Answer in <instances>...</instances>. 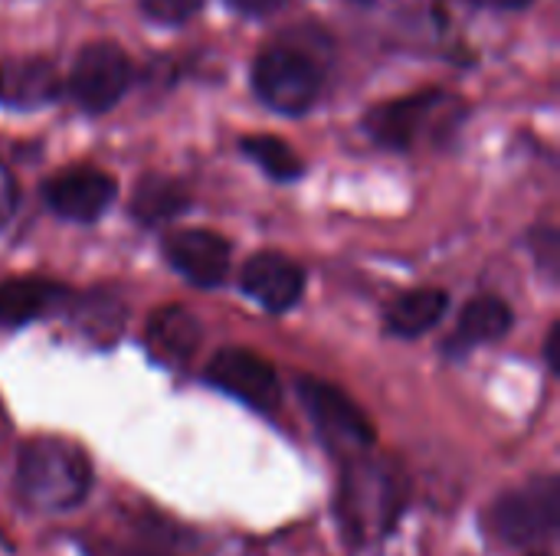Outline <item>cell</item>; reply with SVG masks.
I'll return each instance as SVG.
<instances>
[{
  "instance_id": "cb8c5ba5",
  "label": "cell",
  "mask_w": 560,
  "mask_h": 556,
  "mask_svg": "<svg viewBox=\"0 0 560 556\" xmlns=\"http://www.w3.org/2000/svg\"><path fill=\"white\" fill-rule=\"evenodd\" d=\"M482 7H492V10H525L532 0H476Z\"/></svg>"
},
{
  "instance_id": "d6986e66",
  "label": "cell",
  "mask_w": 560,
  "mask_h": 556,
  "mask_svg": "<svg viewBox=\"0 0 560 556\" xmlns=\"http://www.w3.org/2000/svg\"><path fill=\"white\" fill-rule=\"evenodd\" d=\"M203 0H138V7L154 20V23H164V26H180L187 23L197 10H200Z\"/></svg>"
},
{
  "instance_id": "2e32d148",
  "label": "cell",
  "mask_w": 560,
  "mask_h": 556,
  "mask_svg": "<svg viewBox=\"0 0 560 556\" xmlns=\"http://www.w3.org/2000/svg\"><path fill=\"white\" fill-rule=\"evenodd\" d=\"M446 308H450V295L443 288H413L390 305L387 328H390V334L413 341V338L427 334L430 328H436L440 318L446 315Z\"/></svg>"
},
{
  "instance_id": "9c48e42d",
  "label": "cell",
  "mask_w": 560,
  "mask_h": 556,
  "mask_svg": "<svg viewBox=\"0 0 560 556\" xmlns=\"http://www.w3.org/2000/svg\"><path fill=\"white\" fill-rule=\"evenodd\" d=\"M118 193V184L112 174L98 167H69L59 170L56 177L46 180L43 197L52 206V213L75 220V223H92L98 220Z\"/></svg>"
},
{
  "instance_id": "4fadbf2b",
  "label": "cell",
  "mask_w": 560,
  "mask_h": 556,
  "mask_svg": "<svg viewBox=\"0 0 560 556\" xmlns=\"http://www.w3.org/2000/svg\"><path fill=\"white\" fill-rule=\"evenodd\" d=\"M66 298H69V288L52 279L23 275V279L0 282V328H23L49 315Z\"/></svg>"
},
{
  "instance_id": "277c9868",
  "label": "cell",
  "mask_w": 560,
  "mask_h": 556,
  "mask_svg": "<svg viewBox=\"0 0 560 556\" xmlns=\"http://www.w3.org/2000/svg\"><path fill=\"white\" fill-rule=\"evenodd\" d=\"M299 400L308 410L318 436L335 449V452H354V449H371L377 442V433L371 419L361 413V406L341 393L338 387L318 380V377H299L295 380Z\"/></svg>"
},
{
  "instance_id": "5bb4252c",
  "label": "cell",
  "mask_w": 560,
  "mask_h": 556,
  "mask_svg": "<svg viewBox=\"0 0 560 556\" xmlns=\"http://www.w3.org/2000/svg\"><path fill=\"white\" fill-rule=\"evenodd\" d=\"M190 206V193L180 180L167 174H148L131 193V216L144 226H161Z\"/></svg>"
},
{
  "instance_id": "3957f363",
  "label": "cell",
  "mask_w": 560,
  "mask_h": 556,
  "mask_svg": "<svg viewBox=\"0 0 560 556\" xmlns=\"http://www.w3.org/2000/svg\"><path fill=\"white\" fill-rule=\"evenodd\" d=\"M560 482L538 475L502 495L489 514V531L509 547H538L558 534Z\"/></svg>"
},
{
  "instance_id": "e0dca14e",
  "label": "cell",
  "mask_w": 560,
  "mask_h": 556,
  "mask_svg": "<svg viewBox=\"0 0 560 556\" xmlns=\"http://www.w3.org/2000/svg\"><path fill=\"white\" fill-rule=\"evenodd\" d=\"M59 92L56 72L46 59H26L16 62L7 75V102L16 108H36L52 102Z\"/></svg>"
},
{
  "instance_id": "484cf974",
  "label": "cell",
  "mask_w": 560,
  "mask_h": 556,
  "mask_svg": "<svg viewBox=\"0 0 560 556\" xmlns=\"http://www.w3.org/2000/svg\"><path fill=\"white\" fill-rule=\"evenodd\" d=\"M528 556H551V554H528Z\"/></svg>"
},
{
  "instance_id": "ac0fdd59",
  "label": "cell",
  "mask_w": 560,
  "mask_h": 556,
  "mask_svg": "<svg viewBox=\"0 0 560 556\" xmlns=\"http://www.w3.org/2000/svg\"><path fill=\"white\" fill-rule=\"evenodd\" d=\"M240 151L262 167V174H269L272 180H299L305 174L302 157L276 134H249L240 141Z\"/></svg>"
},
{
  "instance_id": "7a4b0ae2",
  "label": "cell",
  "mask_w": 560,
  "mask_h": 556,
  "mask_svg": "<svg viewBox=\"0 0 560 556\" xmlns=\"http://www.w3.org/2000/svg\"><path fill=\"white\" fill-rule=\"evenodd\" d=\"M322 62L299 46H269L253 62V88L279 115H305L322 95Z\"/></svg>"
},
{
  "instance_id": "8992f818",
  "label": "cell",
  "mask_w": 560,
  "mask_h": 556,
  "mask_svg": "<svg viewBox=\"0 0 560 556\" xmlns=\"http://www.w3.org/2000/svg\"><path fill=\"white\" fill-rule=\"evenodd\" d=\"M345 511H348V528L354 537L374 534L377 528L387 531L404 505V495L397 488V478L387 475L377 462H358L345 475Z\"/></svg>"
},
{
  "instance_id": "d4e9b609",
  "label": "cell",
  "mask_w": 560,
  "mask_h": 556,
  "mask_svg": "<svg viewBox=\"0 0 560 556\" xmlns=\"http://www.w3.org/2000/svg\"><path fill=\"white\" fill-rule=\"evenodd\" d=\"M358 3H374V0H358Z\"/></svg>"
},
{
  "instance_id": "9a60e30c",
  "label": "cell",
  "mask_w": 560,
  "mask_h": 556,
  "mask_svg": "<svg viewBox=\"0 0 560 556\" xmlns=\"http://www.w3.org/2000/svg\"><path fill=\"white\" fill-rule=\"evenodd\" d=\"M197 341H200L197 318H190V311L184 308H164L148 324V347L161 364L180 367L197 351Z\"/></svg>"
},
{
  "instance_id": "8fae6325",
  "label": "cell",
  "mask_w": 560,
  "mask_h": 556,
  "mask_svg": "<svg viewBox=\"0 0 560 556\" xmlns=\"http://www.w3.org/2000/svg\"><path fill=\"white\" fill-rule=\"evenodd\" d=\"M240 285L266 311L285 315L289 308L299 305L305 292V269L282 252H256L253 259H246Z\"/></svg>"
},
{
  "instance_id": "44dd1931",
  "label": "cell",
  "mask_w": 560,
  "mask_h": 556,
  "mask_svg": "<svg viewBox=\"0 0 560 556\" xmlns=\"http://www.w3.org/2000/svg\"><path fill=\"white\" fill-rule=\"evenodd\" d=\"M13 200H16L13 177L0 167V226H3V223H7V216L13 213Z\"/></svg>"
},
{
  "instance_id": "6da1fadb",
  "label": "cell",
  "mask_w": 560,
  "mask_h": 556,
  "mask_svg": "<svg viewBox=\"0 0 560 556\" xmlns=\"http://www.w3.org/2000/svg\"><path fill=\"white\" fill-rule=\"evenodd\" d=\"M20 495L36 511H69L92 488V465L82 449L62 439H33L20 452Z\"/></svg>"
},
{
  "instance_id": "30bf717a",
  "label": "cell",
  "mask_w": 560,
  "mask_h": 556,
  "mask_svg": "<svg viewBox=\"0 0 560 556\" xmlns=\"http://www.w3.org/2000/svg\"><path fill=\"white\" fill-rule=\"evenodd\" d=\"M164 259L197 288H217L230 272V239L210 229H177L164 239Z\"/></svg>"
},
{
  "instance_id": "ffe728a7",
  "label": "cell",
  "mask_w": 560,
  "mask_h": 556,
  "mask_svg": "<svg viewBox=\"0 0 560 556\" xmlns=\"http://www.w3.org/2000/svg\"><path fill=\"white\" fill-rule=\"evenodd\" d=\"M226 3L243 16H269V13L282 10L289 0H226Z\"/></svg>"
},
{
  "instance_id": "7402d4cb",
  "label": "cell",
  "mask_w": 560,
  "mask_h": 556,
  "mask_svg": "<svg viewBox=\"0 0 560 556\" xmlns=\"http://www.w3.org/2000/svg\"><path fill=\"white\" fill-rule=\"evenodd\" d=\"M545 354H548V367H551V374H560V321H555V324H551V331H548Z\"/></svg>"
},
{
  "instance_id": "7c38bea8",
  "label": "cell",
  "mask_w": 560,
  "mask_h": 556,
  "mask_svg": "<svg viewBox=\"0 0 560 556\" xmlns=\"http://www.w3.org/2000/svg\"><path fill=\"white\" fill-rule=\"evenodd\" d=\"M512 321H515V315H512L509 301H502L499 295H479L463 308L459 324L446 341V354L463 357L476 347H486V344L505 338L512 331Z\"/></svg>"
},
{
  "instance_id": "603a6c76",
  "label": "cell",
  "mask_w": 560,
  "mask_h": 556,
  "mask_svg": "<svg viewBox=\"0 0 560 556\" xmlns=\"http://www.w3.org/2000/svg\"><path fill=\"white\" fill-rule=\"evenodd\" d=\"M92 556H164V554L138 551V547H115V544H105V547H92Z\"/></svg>"
},
{
  "instance_id": "ba28073f",
  "label": "cell",
  "mask_w": 560,
  "mask_h": 556,
  "mask_svg": "<svg viewBox=\"0 0 560 556\" xmlns=\"http://www.w3.org/2000/svg\"><path fill=\"white\" fill-rule=\"evenodd\" d=\"M207 383L236 397L240 403L272 413L279 406V377L276 367L246 347H223L207 364Z\"/></svg>"
},
{
  "instance_id": "52a82bcc",
  "label": "cell",
  "mask_w": 560,
  "mask_h": 556,
  "mask_svg": "<svg viewBox=\"0 0 560 556\" xmlns=\"http://www.w3.org/2000/svg\"><path fill=\"white\" fill-rule=\"evenodd\" d=\"M450 102L443 88H423L394 102H381L364 115V131L390 151H410L440 118V108Z\"/></svg>"
},
{
  "instance_id": "5b68a950",
  "label": "cell",
  "mask_w": 560,
  "mask_h": 556,
  "mask_svg": "<svg viewBox=\"0 0 560 556\" xmlns=\"http://www.w3.org/2000/svg\"><path fill=\"white\" fill-rule=\"evenodd\" d=\"M131 85V59L118 43L98 39L82 46L69 72V92L82 111L102 115L121 102Z\"/></svg>"
}]
</instances>
